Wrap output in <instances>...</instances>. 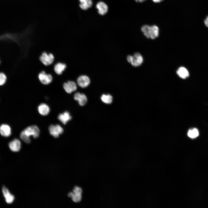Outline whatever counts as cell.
<instances>
[{"mask_svg":"<svg viewBox=\"0 0 208 208\" xmlns=\"http://www.w3.org/2000/svg\"><path fill=\"white\" fill-rule=\"evenodd\" d=\"M152 1L155 3H158L161 2L163 1V0H152Z\"/></svg>","mask_w":208,"mask_h":208,"instance_id":"cb8c5ba5","label":"cell"},{"mask_svg":"<svg viewBox=\"0 0 208 208\" xmlns=\"http://www.w3.org/2000/svg\"><path fill=\"white\" fill-rule=\"evenodd\" d=\"M77 82L78 85L80 87L84 88L88 87L90 84V81L89 78L86 75H81L77 79Z\"/></svg>","mask_w":208,"mask_h":208,"instance_id":"8fae6325","label":"cell"},{"mask_svg":"<svg viewBox=\"0 0 208 208\" xmlns=\"http://www.w3.org/2000/svg\"><path fill=\"white\" fill-rule=\"evenodd\" d=\"M79 6L82 9L86 10L91 7L92 5V0H79Z\"/></svg>","mask_w":208,"mask_h":208,"instance_id":"d6986e66","label":"cell"},{"mask_svg":"<svg viewBox=\"0 0 208 208\" xmlns=\"http://www.w3.org/2000/svg\"><path fill=\"white\" fill-rule=\"evenodd\" d=\"M38 111L40 114L42 116H46L49 113L50 109L49 106L47 104L42 103L38 106Z\"/></svg>","mask_w":208,"mask_h":208,"instance_id":"e0dca14e","label":"cell"},{"mask_svg":"<svg viewBox=\"0 0 208 208\" xmlns=\"http://www.w3.org/2000/svg\"><path fill=\"white\" fill-rule=\"evenodd\" d=\"M101 99L104 103L110 104L112 102L113 97L110 94H103L101 97Z\"/></svg>","mask_w":208,"mask_h":208,"instance_id":"ffe728a7","label":"cell"},{"mask_svg":"<svg viewBox=\"0 0 208 208\" xmlns=\"http://www.w3.org/2000/svg\"></svg>","mask_w":208,"mask_h":208,"instance_id":"484cf974","label":"cell"},{"mask_svg":"<svg viewBox=\"0 0 208 208\" xmlns=\"http://www.w3.org/2000/svg\"><path fill=\"white\" fill-rule=\"evenodd\" d=\"M187 135L191 138H195L198 136L199 132L197 129L194 128L189 130L187 133Z\"/></svg>","mask_w":208,"mask_h":208,"instance_id":"44dd1931","label":"cell"},{"mask_svg":"<svg viewBox=\"0 0 208 208\" xmlns=\"http://www.w3.org/2000/svg\"><path fill=\"white\" fill-rule=\"evenodd\" d=\"M144 35L148 38L154 39L159 35V29L155 25L150 26L147 25H143L141 29Z\"/></svg>","mask_w":208,"mask_h":208,"instance_id":"7a4b0ae2","label":"cell"},{"mask_svg":"<svg viewBox=\"0 0 208 208\" xmlns=\"http://www.w3.org/2000/svg\"><path fill=\"white\" fill-rule=\"evenodd\" d=\"M82 190L80 187L75 186L72 192H70L68 194L69 197H71L73 201L75 203H78L81 201L82 196Z\"/></svg>","mask_w":208,"mask_h":208,"instance_id":"8992f818","label":"cell"},{"mask_svg":"<svg viewBox=\"0 0 208 208\" xmlns=\"http://www.w3.org/2000/svg\"><path fill=\"white\" fill-rule=\"evenodd\" d=\"M75 100L78 101L79 104L81 106L85 105L87 102V98L86 96L83 93L77 92L74 95Z\"/></svg>","mask_w":208,"mask_h":208,"instance_id":"5bb4252c","label":"cell"},{"mask_svg":"<svg viewBox=\"0 0 208 208\" xmlns=\"http://www.w3.org/2000/svg\"><path fill=\"white\" fill-rule=\"evenodd\" d=\"M49 130L50 134L55 138L58 137L64 132L63 128L58 124L51 125L49 127Z\"/></svg>","mask_w":208,"mask_h":208,"instance_id":"52a82bcc","label":"cell"},{"mask_svg":"<svg viewBox=\"0 0 208 208\" xmlns=\"http://www.w3.org/2000/svg\"><path fill=\"white\" fill-rule=\"evenodd\" d=\"M204 23L205 25L208 27V16L205 19L204 21Z\"/></svg>","mask_w":208,"mask_h":208,"instance_id":"603a6c76","label":"cell"},{"mask_svg":"<svg viewBox=\"0 0 208 208\" xmlns=\"http://www.w3.org/2000/svg\"><path fill=\"white\" fill-rule=\"evenodd\" d=\"M72 118L70 113L67 111L60 114L58 116V119L64 125L66 124Z\"/></svg>","mask_w":208,"mask_h":208,"instance_id":"2e32d148","label":"cell"},{"mask_svg":"<svg viewBox=\"0 0 208 208\" xmlns=\"http://www.w3.org/2000/svg\"><path fill=\"white\" fill-rule=\"evenodd\" d=\"M63 87L66 92L68 94L75 91L77 88L76 83L71 80L64 82L63 84Z\"/></svg>","mask_w":208,"mask_h":208,"instance_id":"ba28073f","label":"cell"},{"mask_svg":"<svg viewBox=\"0 0 208 208\" xmlns=\"http://www.w3.org/2000/svg\"><path fill=\"white\" fill-rule=\"evenodd\" d=\"M40 130L35 125L29 126L22 131L20 134L21 138L25 143L29 144L31 140L30 136H32L34 138H37L39 135Z\"/></svg>","mask_w":208,"mask_h":208,"instance_id":"6da1fadb","label":"cell"},{"mask_svg":"<svg viewBox=\"0 0 208 208\" xmlns=\"http://www.w3.org/2000/svg\"><path fill=\"white\" fill-rule=\"evenodd\" d=\"M39 59L40 62L44 66H48L51 65L55 60L53 54L51 53L44 51L40 56Z\"/></svg>","mask_w":208,"mask_h":208,"instance_id":"277c9868","label":"cell"},{"mask_svg":"<svg viewBox=\"0 0 208 208\" xmlns=\"http://www.w3.org/2000/svg\"><path fill=\"white\" fill-rule=\"evenodd\" d=\"M137 2H142L146 1V0H135Z\"/></svg>","mask_w":208,"mask_h":208,"instance_id":"d4e9b609","label":"cell"},{"mask_svg":"<svg viewBox=\"0 0 208 208\" xmlns=\"http://www.w3.org/2000/svg\"><path fill=\"white\" fill-rule=\"evenodd\" d=\"M7 77L5 74L3 73H0V86L4 85L6 82Z\"/></svg>","mask_w":208,"mask_h":208,"instance_id":"7402d4cb","label":"cell"},{"mask_svg":"<svg viewBox=\"0 0 208 208\" xmlns=\"http://www.w3.org/2000/svg\"><path fill=\"white\" fill-rule=\"evenodd\" d=\"M8 145L11 151L14 152H18L21 149V142L19 139L15 138L9 142Z\"/></svg>","mask_w":208,"mask_h":208,"instance_id":"30bf717a","label":"cell"},{"mask_svg":"<svg viewBox=\"0 0 208 208\" xmlns=\"http://www.w3.org/2000/svg\"><path fill=\"white\" fill-rule=\"evenodd\" d=\"M12 133V130L9 125L6 124H3L0 126V134L4 137H10Z\"/></svg>","mask_w":208,"mask_h":208,"instance_id":"7c38bea8","label":"cell"},{"mask_svg":"<svg viewBox=\"0 0 208 208\" xmlns=\"http://www.w3.org/2000/svg\"><path fill=\"white\" fill-rule=\"evenodd\" d=\"M176 73L180 78L183 79H186L189 76V73L187 69L183 67L179 68Z\"/></svg>","mask_w":208,"mask_h":208,"instance_id":"ac0fdd59","label":"cell"},{"mask_svg":"<svg viewBox=\"0 0 208 208\" xmlns=\"http://www.w3.org/2000/svg\"><path fill=\"white\" fill-rule=\"evenodd\" d=\"M38 78L40 82L44 85L50 84L53 80L52 75L47 73L44 70L42 71L39 73L38 75Z\"/></svg>","mask_w":208,"mask_h":208,"instance_id":"5b68a950","label":"cell"},{"mask_svg":"<svg viewBox=\"0 0 208 208\" xmlns=\"http://www.w3.org/2000/svg\"><path fill=\"white\" fill-rule=\"evenodd\" d=\"M2 192L6 202L8 204H11L14 201L15 197L10 192L8 189L5 186H3Z\"/></svg>","mask_w":208,"mask_h":208,"instance_id":"9c48e42d","label":"cell"},{"mask_svg":"<svg viewBox=\"0 0 208 208\" xmlns=\"http://www.w3.org/2000/svg\"><path fill=\"white\" fill-rule=\"evenodd\" d=\"M67 67V65L65 63L59 62L54 65L53 70L57 75H61L63 74Z\"/></svg>","mask_w":208,"mask_h":208,"instance_id":"4fadbf2b","label":"cell"},{"mask_svg":"<svg viewBox=\"0 0 208 208\" xmlns=\"http://www.w3.org/2000/svg\"><path fill=\"white\" fill-rule=\"evenodd\" d=\"M127 60L128 62L134 67L140 66L143 62L142 56L138 52L135 53L133 55H128L127 57Z\"/></svg>","mask_w":208,"mask_h":208,"instance_id":"3957f363","label":"cell"},{"mask_svg":"<svg viewBox=\"0 0 208 208\" xmlns=\"http://www.w3.org/2000/svg\"><path fill=\"white\" fill-rule=\"evenodd\" d=\"M96 7L98 10L99 14L101 15H103L106 14L108 11V6L102 1L98 2L96 4Z\"/></svg>","mask_w":208,"mask_h":208,"instance_id":"9a60e30c","label":"cell"}]
</instances>
